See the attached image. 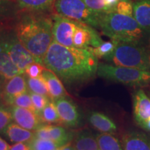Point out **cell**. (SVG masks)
Listing matches in <instances>:
<instances>
[{
  "instance_id": "obj_1",
  "label": "cell",
  "mask_w": 150,
  "mask_h": 150,
  "mask_svg": "<svg viewBox=\"0 0 150 150\" xmlns=\"http://www.w3.org/2000/svg\"><path fill=\"white\" fill-rule=\"evenodd\" d=\"M67 86H77L93 79L97 74L98 59L86 49L69 47L53 40L42 61Z\"/></svg>"
},
{
  "instance_id": "obj_2",
  "label": "cell",
  "mask_w": 150,
  "mask_h": 150,
  "mask_svg": "<svg viewBox=\"0 0 150 150\" xmlns=\"http://www.w3.org/2000/svg\"><path fill=\"white\" fill-rule=\"evenodd\" d=\"M53 21L44 11L22 9L14 20V31L22 44L32 54L37 63L42 61L53 40Z\"/></svg>"
},
{
  "instance_id": "obj_3",
  "label": "cell",
  "mask_w": 150,
  "mask_h": 150,
  "mask_svg": "<svg viewBox=\"0 0 150 150\" xmlns=\"http://www.w3.org/2000/svg\"><path fill=\"white\" fill-rule=\"evenodd\" d=\"M98 29L111 40L139 45H143L149 34L140 27L134 17L117 12L101 14Z\"/></svg>"
},
{
  "instance_id": "obj_4",
  "label": "cell",
  "mask_w": 150,
  "mask_h": 150,
  "mask_svg": "<svg viewBox=\"0 0 150 150\" xmlns=\"http://www.w3.org/2000/svg\"><path fill=\"white\" fill-rule=\"evenodd\" d=\"M105 61L118 66L150 72V50L143 45L118 41L114 52Z\"/></svg>"
},
{
  "instance_id": "obj_5",
  "label": "cell",
  "mask_w": 150,
  "mask_h": 150,
  "mask_svg": "<svg viewBox=\"0 0 150 150\" xmlns=\"http://www.w3.org/2000/svg\"><path fill=\"white\" fill-rule=\"evenodd\" d=\"M97 74L112 81L131 86H145L150 83V72L134 67L99 63Z\"/></svg>"
},
{
  "instance_id": "obj_6",
  "label": "cell",
  "mask_w": 150,
  "mask_h": 150,
  "mask_svg": "<svg viewBox=\"0 0 150 150\" xmlns=\"http://www.w3.org/2000/svg\"><path fill=\"white\" fill-rule=\"evenodd\" d=\"M54 6L57 14L87 24L95 29L99 28L101 14L88 7L83 0H56Z\"/></svg>"
},
{
  "instance_id": "obj_7",
  "label": "cell",
  "mask_w": 150,
  "mask_h": 150,
  "mask_svg": "<svg viewBox=\"0 0 150 150\" xmlns=\"http://www.w3.org/2000/svg\"><path fill=\"white\" fill-rule=\"evenodd\" d=\"M7 51L14 64L20 70L24 71L28 65L34 63L35 60L20 42L13 28L9 27L4 31Z\"/></svg>"
},
{
  "instance_id": "obj_8",
  "label": "cell",
  "mask_w": 150,
  "mask_h": 150,
  "mask_svg": "<svg viewBox=\"0 0 150 150\" xmlns=\"http://www.w3.org/2000/svg\"><path fill=\"white\" fill-rule=\"evenodd\" d=\"M61 119V124L67 128H79L83 125V116L78 106L67 96L52 100Z\"/></svg>"
},
{
  "instance_id": "obj_9",
  "label": "cell",
  "mask_w": 150,
  "mask_h": 150,
  "mask_svg": "<svg viewBox=\"0 0 150 150\" xmlns=\"http://www.w3.org/2000/svg\"><path fill=\"white\" fill-rule=\"evenodd\" d=\"M51 16L53 21V40L62 45L73 47L72 34L77 21L65 18L56 13L51 14Z\"/></svg>"
},
{
  "instance_id": "obj_10",
  "label": "cell",
  "mask_w": 150,
  "mask_h": 150,
  "mask_svg": "<svg viewBox=\"0 0 150 150\" xmlns=\"http://www.w3.org/2000/svg\"><path fill=\"white\" fill-rule=\"evenodd\" d=\"M103 42L95 28L77 22L72 34L73 47L88 50L89 47H97Z\"/></svg>"
},
{
  "instance_id": "obj_11",
  "label": "cell",
  "mask_w": 150,
  "mask_h": 150,
  "mask_svg": "<svg viewBox=\"0 0 150 150\" xmlns=\"http://www.w3.org/2000/svg\"><path fill=\"white\" fill-rule=\"evenodd\" d=\"M75 132L60 125H45L35 131L34 134L37 138L53 140L65 145L72 141Z\"/></svg>"
},
{
  "instance_id": "obj_12",
  "label": "cell",
  "mask_w": 150,
  "mask_h": 150,
  "mask_svg": "<svg viewBox=\"0 0 150 150\" xmlns=\"http://www.w3.org/2000/svg\"><path fill=\"white\" fill-rule=\"evenodd\" d=\"M10 108L13 121L24 129L35 132L45 125L41 119L40 115L35 110L16 106Z\"/></svg>"
},
{
  "instance_id": "obj_13",
  "label": "cell",
  "mask_w": 150,
  "mask_h": 150,
  "mask_svg": "<svg viewBox=\"0 0 150 150\" xmlns=\"http://www.w3.org/2000/svg\"><path fill=\"white\" fill-rule=\"evenodd\" d=\"M4 31L0 33V76L5 79H9L16 75L24 74V72L14 64L7 51L4 35Z\"/></svg>"
},
{
  "instance_id": "obj_14",
  "label": "cell",
  "mask_w": 150,
  "mask_h": 150,
  "mask_svg": "<svg viewBox=\"0 0 150 150\" xmlns=\"http://www.w3.org/2000/svg\"><path fill=\"white\" fill-rule=\"evenodd\" d=\"M28 91L27 75L24 73L16 75L9 79H6L1 95L2 96L4 102H5Z\"/></svg>"
},
{
  "instance_id": "obj_15",
  "label": "cell",
  "mask_w": 150,
  "mask_h": 150,
  "mask_svg": "<svg viewBox=\"0 0 150 150\" xmlns=\"http://www.w3.org/2000/svg\"><path fill=\"white\" fill-rule=\"evenodd\" d=\"M122 143L124 150H150L149 138L139 131L127 132L123 135Z\"/></svg>"
},
{
  "instance_id": "obj_16",
  "label": "cell",
  "mask_w": 150,
  "mask_h": 150,
  "mask_svg": "<svg viewBox=\"0 0 150 150\" xmlns=\"http://www.w3.org/2000/svg\"><path fill=\"white\" fill-rule=\"evenodd\" d=\"M86 119L92 127L101 133L113 134L117 130L115 123L102 112L91 111L88 113Z\"/></svg>"
},
{
  "instance_id": "obj_17",
  "label": "cell",
  "mask_w": 150,
  "mask_h": 150,
  "mask_svg": "<svg viewBox=\"0 0 150 150\" xmlns=\"http://www.w3.org/2000/svg\"><path fill=\"white\" fill-rule=\"evenodd\" d=\"M134 114L138 125L150 117V99L142 90L134 95Z\"/></svg>"
},
{
  "instance_id": "obj_18",
  "label": "cell",
  "mask_w": 150,
  "mask_h": 150,
  "mask_svg": "<svg viewBox=\"0 0 150 150\" xmlns=\"http://www.w3.org/2000/svg\"><path fill=\"white\" fill-rule=\"evenodd\" d=\"M42 76L45 81L51 100H55L62 97L68 96V93L63 86L62 81L55 73L45 67L42 72Z\"/></svg>"
},
{
  "instance_id": "obj_19",
  "label": "cell",
  "mask_w": 150,
  "mask_h": 150,
  "mask_svg": "<svg viewBox=\"0 0 150 150\" xmlns=\"http://www.w3.org/2000/svg\"><path fill=\"white\" fill-rule=\"evenodd\" d=\"M2 134L6 139L13 143L29 142L35 137L34 131L28 130L19 126L14 122H12L5 129Z\"/></svg>"
},
{
  "instance_id": "obj_20",
  "label": "cell",
  "mask_w": 150,
  "mask_h": 150,
  "mask_svg": "<svg viewBox=\"0 0 150 150\" xmlns=\"http://www.w3.org/2000/svg\"><path fill=\"white\" fill-rule=\"evenodd\" d=\"M72 142L76 150H99L96 136L86 129L76 131Z\"/></svg>"
},
{
  "instance_id": "obj_21",
  "label": "cell",
  "mask_w": 150,
  "mask_h": 150,
  "mask_svg": "<svg viewBox=\"0 0 150 150\" xmlns=\"http://www.w3.org/2000/svg\"><path fill=\"white\" fill-rule=\"evenodd\" d=\"M133 17L144 30L150 33V0H138L133 3Z\"/></svg>"
},
{
  "instance_id": "obj_22",
  "label": "cell",
  "mask_w": 150,
  "mask_h": 150,
  "mask_svg": "<svg viewBox=\"0 0 150 150\" xmlns=\"http://www.w3.org/2000/svg\"><path fill=\"white\" fill-rule=\"evenodd\" d=\"M99 150H124L117 138L112 134L100 133L96 135Z\"/></svg>"
},
{
  "instance_id": "obj_23",
  "label": "cell",
  "mask_w": 150,
  "mask_h": 150,
  "mask_svg": "<svg viewBox=\"0 0 150 150\" xmlns=\"http://www.w3.org/2000/svg\"><path fill=\"white\" fill-rule=\"evenodd\" d=\"M56 0H18V5L21 9L47 12L52 8Z\"/></svg>"
},
{
  "instance_id": "obj_24",
  "label": "cell",
  "mask_w": 150,
  "mask_h": 150,
  "mask_svg": "<svg viewBox=\"0 0 150 150\" xmlns=\"http://www.w3.org/2000/svg\"><path fill=\"white\" fill-rule=\"evenodd\" d=\"M117 44V40H110V41L103 42L97 47H89L88 50H90L98 59H102L106 60L112 54Z\"/></svg>"
},
{
  "instance_id": "obj_25",
  "label": "cell",
  "mask_w": 150,
  "mask_h": 150,
  "mask_svg": "<svg viewBox=\"0 0 150 150\" xmlns=\"http://www.w3.org/2000/svg\"><path fill=\"white\" fill-rule=\"evenodd\" d=\"M18 12L16 3L0 0V23L14 20Z\"/></svg>"
},
{
  "instance_id": "obj_26",
  "label": "cell",
  "mask_w": 150,
  "mask_h": 150,
  "mask_svg": "<svg viewBox=\"0 0 150 150\" xmlns=\"http://www.w3.org/2000/svg\"><path fill=\"white\" fill-rule=\"evenodd\" d=\"M40 117L43 122L45 125H50L53 123L61 124V119H60L57 108L52 100L47 104V106L41 112Z\"/></svg>"
},
{
  "instance_id": "obj_27",
  "label": "cell",
  "mask_w": 150,
  "mask_h": 150,
  "mask_svg": "<svg viewBox=\"0 0 150 150\" xmlns=\"http://www.w3.org/2000/svg\"><path fill=\"white\" fill-rule=\"evenodd\" d=\"M4 103L9 107L16 106V107L29 108V109L35 110L29 91L9 99L8 100L5 101Z\"/></svg>"
},
{
  "instance_id": "obj_28",
  "label": "cell",
  "mask_w": 150,
  "mask_h": 150,
  "mask_svg": "<svg viewBox=\"0 0 150 150\" xmlns=\"http://www.w3.org/2000/svg\"><path fill=\"white\" fill-rule=\"evenodd\" d=\"M27 83L29 92L45 95L50 97L45 81L42 76L38 78H30L27 76Z\"/></svg>"
},
{
  "instance_id": "obj_29",
  "label": "cell",
  "mask_w": 150,
  "mask_h": 150,
  "mask_svg": "<svg viewBox=\"0 0 150 150\" xmlns=\"http://www.w3.org/2000/svg\"><path fill=\"white\" fill-rule=\"evenodd\" d=\"M30 150H54L61 146V144L53 140L42 139L37 137H34L29 142Z\"/></svg>"
},
{
  "instance_id": "obj_30",
  "label": "cell",
  "mask_w": 150,
  "mask_h": 150,
  "mask_svg": "<svg viewBox=\"0 0 150 150\" xmlns=\"http://www.w3.org/2000/svg\"><path fill=\"white\" fill-rule=\"evenodd\" d=\"M29 94L31 95L35 111L40 115L41 112L47 106V104L50 102V97L45 95L32 93V92H29Z\"/></svg>"
},
{
  "instance_id": "obj_31",
  "label": "cell",
  "mask_w": 150,
  "mask_h": 150,
  "mask_svg": "<svg viewBox=\"0 0 150 150\" xmlns=\"http://www.w3.org/2000/svg\"><path fill=\"white\" fill-rule=\"evenodd\" d=\"M13 121L11 108L6 106H0V134H2L5 129Z\"/></svg>"
},
{
  "instance_id": "obj_32",
  "label": "cell",
  "mask_w": 150,
  "mask_h": 150,
  "mask_svg": "<svg viewBox=\"0 0 150 150\" xmlns=\"http://www.w3.org/2000/svg\"><path fill=\"white\" fill-rule=\"evenodd\" d=\"M88 7L98 13H105L111 12L105 4L104 0H83Z\"/></svg>"
},
{
  "instance_id": "obj_33",
  "label": "cell",
  "mask_w": 150,
  "mask_h": 150,
  "mask_svg": "<svg viewBox=\"0 0 150 150\" xmlns=\"http://www.w3.org/2000/svg\"><path fill=\"white\" fill-rule=\"evenodd\" d=\"M45 69V67L44 65L37 62H34L26 67L24 73L30 78H38L42 76V72Z\"/></svg>"
},
{
  "instance_id": "obj_34",
  "label": "cell",
  "mask_w": 150,
  "mask_h": 150,
  "mask_svg": "<svg viewBox=\"0 0 150 150\" xmlns=\"http://www.w3.org/2000/svg\"><path fill=\"white\" fill-rule=\"evenodd\" d=\"M115 12L133 17L134 15L133 3L129 1H120L116 6Z\"/></svg>"
},
{
  "instance_id": "obj_35",
  "label": "cell",
  "mask_w": 150,
  "mask_h": 150,
  "mask_svg": "<svg viewBox=\"0 0 150 150\" xmlns=\"http://www.w3.org/2000/svg\"><path fill=\"white\" fill-rule=\"evenodd\" d=\"M9 150H30L29 142H17L11 145Z\"/></svg>"
},
{
  "instance_id": "obj_36",
  "label": "cell",
  "mask_w": 150,
  "mask_h": 150,
  "mask_svg": "<svg viewBox=\"0 0 150 150\" xmlns=\"http://www.w3.org/2000/svg\"><path fill=\"white\" fill-rule=\"evenodd\" d=\"M105 4L108 7V8L111 11V12H115V7L120 0H104Z\"/></svg>"
},
{
  "instance_id": "obj_37",
  "label": "cell",
  "mask_w": 150,
  "mask_h": 150,
  "mask_svg": "<svg viewBox=\"0 0 150 150\" xmlns=\"http://www.w3.org/2000/svg\"><path fill=\"white\" fill-rule=\"evenodd\" d=\"M11 145L0 136V150H9Z\"/></svg>"
},
{
  "instance_id": "obj_38",
  "label": "cell",
  "mask_w": 150,
  "mask_h": 150,
  "mask_svg": "<svg viewBox=\"0 0 150 150\" xmlns=\"http://www.w3.org/2000/svg\"><path fill=\"white\" fill-rule=\"evenodd\" d=\"M139 125L142 129H145V130L150 131V117L148 118L147 120H146L144 122H142Z\"/></svg>"
},
{
  "instance_id": "obj_39",
  "label": "cell",
  "mask_w": 150,
  "mask_h": 150,
  "mask_svg": "<svg viewBox=\"0 0 150 150\" xmlns=\"http://www.w3.org/2000/svg\"><path fill=\"white\" fill-rule=\"evenodd\" d=\"M62 150H76V149H75L74 145H72V142H71L64 145V147H63Z\"/></svg>"
},
{
  "instance_id": "obj_40",
  "label": "cell",
  "mask_w": 150,
  "mask_h": 150,
  "mask_svg": "<svg viewBox=\"0 0 150 150\" xmlns=\"http://www.w3.org/2000/svg\"><path fill=\"white\" fill-rule=\"evenodd\" d=\"M9 23L10 22H4V23H0V33L6 29L7 28L10 27H9Z\"/></svg>"
},
{
  "instance_id": "obj_41",
  "label": "cell",
  "mask_w": 150,
  "mask_h": 150,
  "mask_svg": "<svg viewBox=\"0 0 150 150\" xmlns=\"http://www.w3.org/2000/svg\"><path fill=\"white\" fill-rule=\"evenodd\" d=\"M2 79H4L2 76H0V96H1V92H2V89H3V81H2Z\"/></svg>"
},
{
  "instance_id": "obj_42",
  "label": "cell",
  "mask_w": 150,
  "mask_h": 150,
  "mask_svg": "<svg viewBox=\"0 0 150 150\" xmlns=\"http://www.w3.org/2000/svg\"><path fill=\"white\" fill-rule=\"evenodd\" d=\"M4 1H11V2H13V3H18V0H4Z\"/></svg>"
},
{
  "instance_id": "obj_43",
  "label": "cell",
  "mask_w": 150,
  "mask_h": 150,
  "mask_svg": "<svg viewBox=\"0 0 150 150\" xmlns=\"http://www.w3.org/2000/svg\"><path fill=\"white\" fill-rule=\"evenodd\" d=\"M63 147H64V145H63V146H61V147H59V148H57V149H54V150H62V149H63Z\"/></svg>"
},
{
  "instance_id": "obj_44",
  "label": "cell",
  "mask_w": 150,
  "mask_h": 150,
  "mask_svg": "<svg viewBox=\"0 0 150 150\" xmlns=\"http://www.w3.org/2000/svg\"><path fill=\"white\" fill-rule=\"evenodd\" d=\"M120 1H129V0H120Z\"/></svg>"
},
{
  "instance_id": "obj_45",
  "label": "cell",
  "mask_w": 150,
  "mask_h": 150,
  "mask_svg": "<svg viewBox=\"0 0 150 150\" xmlns=\"http://www.w3.org/2000/svg\"><path fill=\"white\" fill-rule=\"evenodd\" d=\"M149 47H150V41H149Z\"/></svg>"
},
{
  "instance_id": "obj_46",
  "label": "cell",
  "mask_w": 150,
  "mask_h": 150,
  "mask_svg": "<svg viewBox=\"0 0 150 150\" xmlns=\"http://www.w3.org/2000/svg\"><path fill=\"white\" fill-rule=\"evenodd\" d=\"M0 106H1V105H0Z\"/></svg>"
}]
</instances>
